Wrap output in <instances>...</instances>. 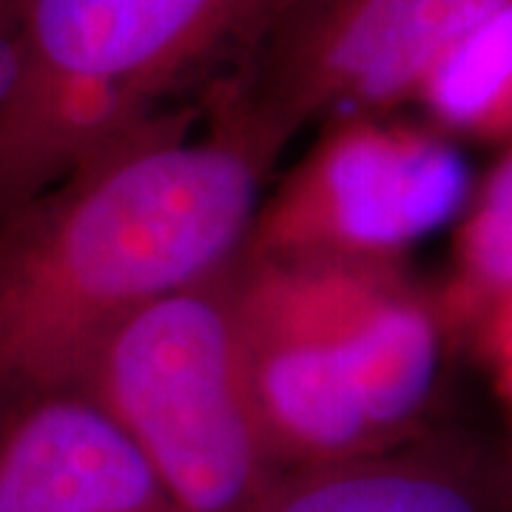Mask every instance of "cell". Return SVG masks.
I'll list each match as a JSON object with an SVG mask.
<instances>
[{"label":"cell","instance_id":"15","mask_svg":"<svg viewBox=\"0 0 512 512\" xmlns=\"http://www.w3.org/2000/svg\"><path fill=\"white\" fill-rule=\"evenodd\" d=\"M0 407H3V404H0Z\"/></svg>","mask_w":512,"mask_h":512},{"label":"cell","instance_id":"6","mask_svg":"<svg viewBox=\"0 0 512 512\" xmlns=\"http://www.w3.org/2000/svg\"><path fill=\"white\" fill-rule=\"evenodd\" d=\"M473 174L458 143L393 114L342 117L262 200L242 256L402 265L461 220Z\"/></svg>","mask_w":512,"mask_h":512},{"label":"cell","instance_id":"10","mask_svg":"<svg viewBox=\"0 0 512 512\" xmlns=\"http://www.w3.org/2000/svg\"><path fill=\"white\" fill-rule=\"evenodd\" d=\"M456 279L441 299L447 325H464L478 305L512 291V148L473 188L453 242Z\"/></svg>","mask_w":512,"mask_h":512},{"label":"cell","instance_id":"1","mask_svg":"<svg viewBox=\"0 0 512 512\" xmlns=\"http://www.w3.org/2000/svg\"><path fill=\"white\" fill-rule=\"evenodd\" d=\"M279 151L214 100L160 111L0 222V404L77 387L97 345L231 265Z\"/></svg>","mask_w":512,"mask_h":512},{"label":"cell","instance_id":"5","mask_svg":"<svg viewBox=\"0 0 512 512\" xmlns=\"http://www.w3.org/2000/svg\"><path fill=\"white\" fill-rule=\"evenodd\" d=\"M510 0H296L242 57L217 103L282 148L311 123L413 103L456 40Z\"/></svg>","mask_w":512,"mask_h":512},{"label":"cell","instance_id":"3","mask_svg":"<svg viewBox=\"0 0 512 512\" xmlns=\"http://www.w3.org/2000/svg\"><path fill=\"white\" fill-rule=\"evenodd\" d=\"M237 259L123 319L74 387L143 453L180 512H254L282 476L248 384Z\"/></svg>","mask_w":512,"mask_h":512},{"label":"cell","instance_id":"13","mask_svg":"<svg viewBox=\"0 0 512 512\" xmlns=\"http://www.w3.org/2000/svg\"><path fill=\"white\" fill-rule=\"evenodd\" d=\"M495 467H498V487H501L504 512H512V439L510 444L495 456Z\"/></svg>","mask_w":512,"mask_h":512},{"label":"cell","instance_id":"7","mask_svg":"<svg viewBox=\"0 0 512 512\" xmlns=\"http://www.w3.org/2000/svg\"><path fill=\"white\" fill-rule=\"evenodd\" d=\"M0 512H180L126 433L74 390L0 407Z\"/></svg>","mask_w":512,"mask_h":512},{"label":"cell","instance_id":"9","mask_svg":"<svg viewBox=\"0 0 512 512\" xmlns=\"http://www.w3.org/2000/svg\"><path fill=\"white\" fill-rule=\"evenodd\" d=\"M413 103L453 143L512 148V0L436 60Z\"/></svg>","mask_w":512,"mask_h":512},{"label":"cell","instance_id":"8","mask_svg":"<svg viewBox=\"0 0 512 512\" xmlns=\"http://www.w3.org/2000/svg\"><path fill=\"white\" fill-rule=\"evenodd\" d=\"M254 512H504L495 456L430 430L373 456L288 470Z\"/></svg>","mask_w":512,"mask_h":512},{"label":"cell","instance_id":"11","mask_svg":"<svg viewBox=\"0 0 512 512\" xmlns=\"http://www.w3.org/2000/svg\"><path fill=\"white\" fill-rule=\"evenodd\" d=\"M464 328L470 330L478 362L512 424V291L478 305Z\"/></svg>","mask_w":512,"mask_h":512},{"label":"cell","instance_id":"14","mask_svg":"<svg viewBox=\"0 0 512 512\" xmlns=\"http://www.w3.org/2000/svg\"><path fill=\"white\" fill-rule=\"evenodd\" d=\"M20 0H0V12H18Z\"/></svg>","mask_w":512,"mask_h":512},{"label":"cell","instance_id":"12","mask_svg":"<svg viewBox=\"0 0 512 512\" xmlns=\"http://www.w3.org/2000/svg\"><path fill=\"white\" fill-rule=\"evenodd\" d=\"M18 77V12H0V109Z\"/></svg>","mask_w":512,"mask_h":512},{"label":"cell","instance_id":"2","mask_svg":"<svg viewBox=\"0 0 512 512\" xmlns=\"http://www.w3.org/2000/svg\"><path fill=\"white\" fill-rule=\"evenodd\" d=\"M296 0H20L0 109V222L222 57L248 55Z\"/></svg>","mask_w":512,"mask_h":512},{"label":"cell","instance_id":"4","mask_svg":"<svg viewBox=\"0 0 512 512\" xmlns=\"http://www.w3.org/2000/svg\"><path fill=\"white\" fill-rule=\"evenodd\" d=\"M239 328L259 427L276 470L387 447L367 416V336L407 282L402 265L239 256Z\"/></svg>","mask_w":512,"mask_h":512}]
</instances>
